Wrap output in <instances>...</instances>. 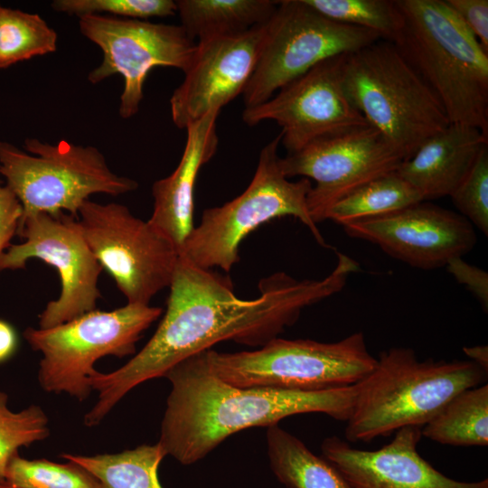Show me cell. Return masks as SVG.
Instances as JSON below:
<instances>
[{
  "label": "cell",
  "instance_id": "cell-31",
  "mask_svg": "<svg viewBox=\"0 0 488 488\" xmlns=\"http://www.w3.org/2000/svg\"><path fill=\"white\" fill-rule=\"evenodd\" d=\"M454 205L472 225L488 235V145L449 196Z\"/></svg>",
  "mask_w": 488,
  "mask_h": 488
},
{
  "label": "cell",
  "instance_id": "cell-25",
  "mask_svg": "<svg viewBox=\"0 0 488 488\" xmlns=\"http://www.w3.org/2000/svg\"><path fill=\"white\" fill-rule=\"evenodd\" d=\"M423 202L398 173L379 176L344 196L329 210L327 220L346 223L389 214Z\"/></svg>",
  "mask_w": 488,
  "mask_h": 488
},
{
  "label": "cell",
  "instance_id": "cell-15",
  "mask_svg": "<svg viewBox=\"0 0 488 488\" xmlns=\"http://www.w3.org/2000/svg\"><path fill=\"white\" fill-rule=\"evenodd\" d=\"M345 55L321 61L267 101L244 108L243 121L249 126L277 122L288 154L319 138L368 125L345 90Z\"/></svg>",
  "mask_w": 488,
  "mask_h": 488
},
{
  "label": "cell",
  "instance_id": "cell-24",
  "mask_svg": "<svg viewBox=\"0 0 488 488\" xmlns=\"http://www.w3.org/2000/svg\"><path fill=\"white\" fill-rule=\"evenodd\" d=\"M165 456L158 442L115 454L61 455L64 460L89 472L104 488H164L158 469Z\"/></svg>",
  "mask_w": 488,
  "mask_h": 488
},
{
  "label": "cell",
  "instance_id": "cell-21",
  "mask_svg": "<svg viewBox=\"0 0 488 488\" xmlns=\"http://www.w3.org/2000/svg\"><path fill=\"white\" fill-rule=\"evenodd\" d=\"M176 13L187 35L198 42L239 34L265 24L277 1L178 0Z\"/></svg>",
  "mask_w": 488,
  "mask_h": 488
},
{
  "label": "cell",
  "instance_id": "cell-12",
  "mask_svg": "<svg viewBox=\"0 0 488 488\" xmlns=\"http://www.w3.org/2000/svg\"><path fill=\"white\" fill-rule=\"evenodd\" d=\"M79 26L81 34L102 52V61L89 73V81L97 84L116 74L123 77L118 114L124 119L138 112L152 69L173 67L184 73L196 52L197 43L181 25L85 15L79 18Z\"/></svg>",
  "mask_w": 488,
  "mask_h": 488
},
{
  "label": "cell",
  "instance_id": "cell-29",
  "mask_svg": "<svg viewBox=\"0 0 488 488\" xmlns=\"http://www.w3.org/2000/svg\"><path fill=\"white\" fill-rule=\"evenodd\" d=\"M50 435L49 419L43 409L32 404L13 411L8 407V396L0 389V484L10 460L22 447L42 441Z\"/></svg>",
  "mask_w": 488,
  "mask_h": 488
},
{
  "label": "cell",
  "instance_id": "cell-7",
  "mask_svg": "<svg viewBox=\"0 0 488 488\" xmlns=\"http://www.w3.org/2000/svg\"><path fill=\"white\" fill-rule=\"evenodd\" d=\"M24 151L0 141V175L20 202L22 218L46 212H69L78 218L89 196H117L135 191V180L115 174L95 146L65 140L49 144L26 138Z\"/></svg>",
  "mask_w": 488,
  "mask_h": 488
},
{
  "label": "cell",
  "instance_id": "cell-18",
  "mask_svg": "<svg viewBox=\"0 0 488 488\" xmlns=\"http://www.w3.org/2000/svg\"><path fill=\"white\" fill-rule=\"evenodd\" d=\"M422 427L396 431L390 443L374 451L352 447L331 436L321 446L323 457L333 464L353 488H488V479L462 482L435 469L418 452Z\"/></svg>",
  "mask_w": 488,
  "mask_h": 488
},
{
  "label": "cell",
  "instance_id": "cell-33",
  "mask_svg": "<svg viewBox=\"0 0 488 488\" xmlns=\"http://www.w3.org/2000/svg\"><path fill=\"white\" fill-rule=\"evenodd\" d=\"M447 270L453 277L475 296L482 306L488 307V274L481 268L472 266L462 259L454 258L446 264Z\"/></svg>",
  "mask_w": 488,
  "mask_h": 488
},
{
  "label": "cell",
  "instance_id": "cell-14",
  "mask_svg": "<svg viewBox=\"0 0 488 488\" xmlns=\"http://www.w3.org/2000/svg\"><path fill=\"white\" fill-rule=\"evenodd\" d=\"M404 161L385 138L369 125L319 138L280 157L286 177L315 182L307 207L317 225L327 220L332 206L366 183L396 171Z\"/></svg>",
  "mask_w": 488,
  "mask_h": 488
},
{
  "label": "cell",
  "instance_id": "cell-1",
  "mask_svg": "<svg viewBox=\"0 0 488 488\" xmlns=\"http://www.w3.org/2000/svg\"><path fill=\"white\" fill-rule=\"evenodd\" d=\"M336 255L337 264L325 277L298 280L277 272L260 280L259 296L251 300L239 298L229 277L179 256L166 310L151 339L123 366L108 373L97 371L89 379L99 395L84 425L98 426L135 387L164 377L179 362L220 342L261 347L277 338L305 307L342 291L359 270L353 258Z\"/></svg>",
  "mask_w": 488,
  "mask_h": 488
},
{
  "label": "cell",
  "instance_id": "cell-17",
  "mask_svg": "<svg viewBox=\"0 0 488 488\" xmlns=\"http://www.w3.org/2000/svg\"><path fill=\"white\" fill-rule=\"evenodd\" d=\"M265 24L196 42L193 60L170 98L172 120L178 128L221 111L243 93L258 60Z\"/></svg>",
  "mask_w": 488,
  "mask_h": 488
},
{
  "label": "cell",
  "instance_id": "cell-35",
  "mask_svg": "<svg viewBox=\"0 0 488 488\" xmlns=\"http://www.w3.org/2000/svg\"><path fill=\"white\" fill-rule=\"evenodd\" d=\"M17 335L14 328L0 319V363L9 360L17 348Z\"/></svg>",
  "mask_w": 488,
  "mask_h": 488
},
{
  "label": "cell",
  "instance_id": "cell-11",
  "mask_svg": "<svg viewBox=\"0 0 488 488\" xmlns=\"http://www.w3.org/2000/svg\"><path fill=\"white\" fill-rule=\"evenodd\" d=\"M76 221L127 303L149 305L158 292L169 287L179 254L148 221L136 217L123 204L88 200Z\"/></svg>",
  "mask_w": 488,
  "mask_h": 488
},
{
  "label": "cell",
  "instance_id": "cell-27",
  "mask_svg": "<svg viewBox=\"0 0 488 488\" xmlns=\"http://www.w3.org/2000/svg\"><path fill=\"white\" fill-rule=\"evenodd\" d=\"M304 1L332 21L371 31L389 42H395L402 28V15L396 0Z\"/></svg>",
  "mask_w": 488,
  "mask_h": 488
},
{
  "label": "cell",
  "instance_id": "cell-13",
  "mask_svg": "<svg viewBox=\"0 0 488 488\" xmlns=\"http://www.w3.org/2000/svg\"><path fill=\"white\" fill-rule=\"evenodd\" d=\"M74 216L39 212L22 218L16 235L24 240L11 244L0 255V272L24 268L38 258L56 268L61 293L39 314V328H50L96 309L102 267L80 233Z\"/></svg>",
  "mask_w": 488,
  "mask_h": 488
},
{
  "label": "cell",
  "instance_id": "cell-10",
  "mask_svg": "<svg viewBox=\"0 0 488 488\" xmlns=\"http://www.w3.org/2000/svg\"><path fill=\"white\" fill-rule=\"evenodd\" d=\"M379 40L371 31L328 19L304 0L277 1L265 24L255 70L242 93L245 108L267 101L321 61Z\"/></svg>",
  "mask_w": 488,
  "mask_h": 488
},
{
  "label": "cell",
  "instance_id": "cell-28",
  "mask_svg": "<svg viewBox=\"0 0 488 488\" xmlns=\"http://www.w3.org/2000/svg\"><path fill=\"white\" fill-rule=\"evenodd\" d=\"M4 484L12 488H104L95 476L75 463L27 459L19 454L10 460Z\"/></svg>",
  "mask_w": 488,
  "mask_h": 488
},
{
  "label": "cell",
  "instance_id": "cell-8",
  "mask_svg": "<svg viewBox=\"0 0 488 488\" xmlns=\"http://www.w3.org/2000/svg\"><path fill=\"white\" fill-rule=\"evenodd\" d=\"M211 371L237 387L318 391L352 386L374 369L377 359L364 334L335 343L275 338L255 351H206Z\"/></svg>",
  "mask_w": 488,
  "mask_h": 488
},
{
  "label": "cell",
  "instance_id": "cell-4",
  "mask_svg": "<svg viewBox=\"0 0 488 488\" xmlns=\"http://www.w3.org/2000/svg\"><path fill=\"white\" fill-rule=\"evenodd\" d=\"M487 372L471 361H419L410 348L383 351L355 384L345 437L371 442L406 427L426 425L459 392L481 385Z\"/></svg>",
  "mask_w": 488,
  "mask_h": 488
},
{
  "label": "cell",
  "instance_id": "cell-37",
  "mask_svg": "<svg viewBox=\"0 0 488 488\" xmlns=\"http://www.w3.org/2000/svg\"><path fill=\"white\" fill-rule=\"evenodd\" d=\"M0 488H12V487L3 483V484H0Z\"/></svg>",
  "mask_w": 488,
  "mask_h": 488
},
{
  "label": "cell",
  "instance_id": "cell-26",
  "mask_svg": "<svg viewBox=\"0 0 488 488\" xmlns=\"http://www.w3.org/2000/svg\"><path fill=\"white\" fill-rule=\"evenodd\" d=\"M57 33L39 14L0 5V70L54 52Z\"/></svg>",
  "mask_w": 488,
  "mask_h": 488
},
{
  "label": "cell",
  "instance_id": "cell-3",
  "mask_svg": "<svg viewBox=\"0 0 488 488\" xmlns=\"http://www.w3.org/2000/svg\"><path fill=\"white\" fill-rule=\"evenodd\" d=\"M402 28L392 42L442 105L450 123L488 135V52L446 0H396Z\"/></svg>",
  "mask_w": 488,
  "mask_h": 488
},
{
  "label": "cell",
  "instance_id": "cell-22",
  "mask_svg": "<svg viewBox=\"0 0 488 488\" xmlns=\"http://www.w3.org/2000/svg\"><path fill=\"white\" fill-rule=\"evenodd\" d=\"M267 446L271 470L286 488H353L333 464L278 424L267 427Z\"/></svg>",
  "mask_w": 488,
  "mask_h": 488
},
{
  "label": "cell",
  "instance_id": "cell-34",
  "mask_svg": "<svg viewBox=\"0 0 488 488\" xmlns=\"http://www.w3.org/2000/svg\"><path fill=\"white\" fill-rule=\"evenodd\" d=\"M23 208L14 193L0 180V255L11 245L16 235Z\"/></svg>",
  "mask_w": 488,
  "mask_h": 488
},
{
  "label": "cell",
  "instance_id": "cell-36",
  "mask_svg": "<svg viewBox=\"0 0 488 488\" xmlns=\"http://www.w3.org/2000/svg\"><path fill=\"white\" fill-rule=\"evenodd\" d=\"M465 355L469 361L477 364L487 372L488 371V347L486 345H476L472 347H464Z\"/></svg>",
  "mask_w": 488,
  "mask_h": 488
},
{
  "label": "cell",
  "instance_id": "cell-19",
  "mask_svg": "<svg viewBox=\"0 0 488 488\" xmlns=\"http://www.w3.org/2000/svg\"><path fill=\"white\" fill-rule=\"evenodd\" d=\"M213 110L189 125L181 160L167 177L152 187L153 212L148 222L175 248L180 255L193 230L194 188L198 174L215 155L219 139Z\"/></svg>",
  "mask_w": 488,
  "mask_h": 488
},
{
  "label": "cell",
  "instance_id": "cell-23",
  "mask_svg": "<svg viewBox=\"0 0 488 488\" xmlns=\"http://www.w3.org/2000/svg\"><path fill=\"white\" fill-rule=\"evenodd\" d=\"M432 441L456 446L488 445V385L453 397L421 429Z\"/></svg>",
  "mask_w": 488,
  "mask_h": 488
},
{
  "label": "cell",
  "instance_id": "cell-38",
  "mask_svg": "<svg viewBox=\"0 0 488 488\" xmlns=\"http://www.w3.org/2000/svg\"><path fill=\"white\" fill-rule=\"evenodd\" d=\"M1 5V4H0Z\"/></svg>",
  "mask_w": 488,
  "mask_h": 488
},
{
  "label": "cell",
  "instance_id": "cell-32",
  "mask_svg": "<svg viewBox=\"0 0 488 488\" xmlns=\"http://www.w3.org/2000/svg\"><path fill=\"white\" fill-rule=\"evenodd\" d=\"M460 21L488 52V1L446 0Z\"/></svg>",
  "mask_w": 488,
  "mask_h": 488
},
{
  "label": "cell",
  "instance_id": "cell-30",
  "mask_svg": "<svg viewBox=\"0 0 488 488\" xmlns=\"http://www.w3.org/2000/svg\"><path fill=\"white\" fill-rule=\"evenodd\" d=\"M52 8L59 13L77 15H109L145 20L176 13L173 0H54Z\"/></svg>",
  "mask_w": 488,
  "mask_h": 488
},
{
  "label": "cell",
  "instance_id": "cell-2",
  "mask_svg": "<svg viewBox=\"0 0 488 488\" xmlns=\"http://www.w3.org/2000/svg\"><path fill=\"white\" fill-rule=\"evenodd\" d=\"M206 351L179 362L164 376L171 391L158 443L182 465L198 462L227 437L249 427H268L305 413L345 422L351 416L355 385L318 391L237 387L211 371Z\"/></svg>",
  "mask_w": 488,
  "mask_h": 488
},
{
  "label": "cell",
  "instance_id": "cell-16",
  "mask_svg": "<svg viewBox=\"0 0 488 488\" xmlns=\"http://www.w3.org/2000/svg\"><path fill=\"white\" fill-rule=\"evenodd\" d=\"M343 227L350 237L371 241L389 256L422 269L446 266L469 252L477 239L464 216L426 201Z\"/></svg>",
  "mask_w": 488,
  "mask_h": 488
},
{
  "label": "cell",
  "instance_id": "cell-9",
  "mask_svg": "<svg viewBox=\"0 0 488 488\" xmlns=\"http://www.w3.org/2000/svg\"><path fill=\"white\" fill-rule=\"evenodd\" d=\"M150 305L129 304L111 311L94 309L50 328L28 327L23 337L42 353L38 382L49 393H65L82 401L91 393L95 363L105 356L136 353L143 333L162 314Z\"/></svg>",
  "mask_w": 488,
  "mask_h": 488
},
{
  "label": "cell",
  "instance_id": "cell-5",
  "mask_svg": "<svg viewBox=\"0 0 488 488\" xmlns=\"http://www.w3.org/2000/svg\"><path fill=\"white\" fill-rule=\"evenodd\" d=\"M343 76L367 124L404 160L450 124L436 95L392 42L379 40L346 54Z\"/></svg>",
  "mask_w": 488,
  "mask_h": 488
},
{
  "label": "cell",
  "instance_id": "cell-6",
  "mask_svg": "<svg viewBox=\"0 0 488 488\" xmlns=\"http://www.w3.org/2000/svg\"><path fill=\"white\" fill-rule=\"evenodd\" d=\"M280 142L278 135L261 149L254 176L241 194L203 211L179 256L202 268L230 272L239 260L242 240L260 225L284 216L298 219L318 244L328 247L308 211L311 182L306 178L292 182L286 177L277 155Z\"/></svg>",
  "mask_w": 488,
  "mask_h": 488
},
{
  "label": "cell",
  "instance_id": "cell-20",
  "mask_svg": "<svg viewBox=\"0 0 488 488\" xmlns=\"http://www.w3.org/2000/svg\"><path fill=\"white\" fill-rule=\"evenodd\" d=\"M486 145L488 135L481 129L450 123L425 140L397 173L423 201L450 196Z\"/></svg>",
  "mask_w": 488,
  "mask_h": 488
}]
</instances>
